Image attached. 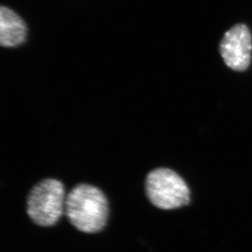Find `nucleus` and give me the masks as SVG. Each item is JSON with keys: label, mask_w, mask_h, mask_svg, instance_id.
<instances>
[{"label": "nucleus", "mask_w": 252, "mask_h": 252, "mask_svg": "<svg viewBox=\"0 0 252 252\" xmlns=\"http://www.w3.org/2000/svg\"><path fill=\"white\" fill-rule=\"evenodd\" d=\"M65 199L62 182L53 178L42 180L31 189L27 197L28 217L41 227L54 226L64 213Z\"/></svg>", "instance_id": "f03ea898"}, {"label": "nucleus", "mask_w": 252, "mask_h": 252, "mask_svg": "<svg viewBox=\"0 0 252 252\" xmlns=\"http://www.w3.org/2000/svg\"><path fill=\"white\" fill-rule=\"evenodd\" d=\"M148 199L159 209L171 210L184 207L190 201V192L186 181L171 169H154L145 179Z\"/></svg>", "instance_id": "7ed1b4c3"}, {"label": "nucleus", "mask_w": 252, "mask_h": 252, "mask_svg": "<svg viewBox=\"0 0 252 252\" xmlns=\"http://www.w3.org/2000/svg\"><path fill=\"white\" fill-rule=\"evenodd\" d=\"M64 212L69 223L82 233H99L107 224L109 202L100 189L79 184L66 195Z\"/></svg>", "instance_id": "f257e3e1"}, {"label": "nucleus", "mask_w": 252, "mask_h": 252, "mask_svg": "<svg viewBox=\"0 0 252 252\" xmlns=\"http://www.w3.org/2000/svg\"><path fill=\"white\" fill-rule=\"evenodd\" d=\"M220 53L228 68L234 71H246L252 62L250 29L244 24H237L229 29L220 41Z\"/></svg>", "instance_id": "20e7f679"}, {"label": "nucleus", "mask_w": 252, "mask_h": 252, "mask_svg": "<svg viewBox=\"0 0 252 252\" xmlns=\"http://www.w3.org/2000/svg\"><path fill=\"white\" fill-rule=\"evenodd\" d=\"M27 27L13 11L2 7L0 10V42L2 47L12 48L24 43Z\"/></svg>", "instance_id": "39448f33"}]
</instances>
